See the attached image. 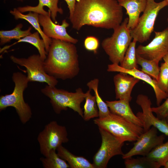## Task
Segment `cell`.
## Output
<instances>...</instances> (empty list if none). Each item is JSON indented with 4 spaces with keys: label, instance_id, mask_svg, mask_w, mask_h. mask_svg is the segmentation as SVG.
<instances>
[{
    "label": "cell",
    "instance_id": "cell-4",
    "mask_svg": "<svg viewBox=\"0 0 168 168\" xmlns=\"http://www.w3.org/2000/svg\"><path fill=\"white\" fill-rule=\"evenodd\" d=\"M41 92L50 99V102L54 112L59 114L68 108L77 112L82 118L83 112L81 107L85 99L86 94L82 89L78 88L75 92H69L48 85L41 90Z\"/></svg>",
    "mask_w": 168,
    "mask_h": 168
},
{
    "label": "cell",
    "instance_id": "cell-32",
    "mask_svg": "<svg viewBox=\"0 0 168 168\" xmlns=\"http://www.w3.org/2000/svg\"><path fill=\"white\" fill-rule=\"evenodd\" d=\"M153 112L155 113L157 117L160 119L166 120L168 116V97L161 105L156 107H151Z\"/></svg>",
    "mask_w": 168,
    "mask_h": 168
},
{
    "label": "cell",
    "instance_id": "cell-20",
    "mask_svg": "<svg viewBox=\"0 0 168 168\" xmlns=\"http://www.w3.org/2000/svg\"><path fill=\"white\" fill-rule=\"evenodd\" d=\"M10 12L16 19H22L27 21L39 32L44 42L46 51L48 53L52 39L45 35L41 29L39 19V14L36 12H30L27 14H24L20 12L17 8H14Z\"/></svg>",
    "mask_w": 168,
    "mask_h": 168
},
{
    "label": "cell",
    "instance_id": "cell-13",
    "mask_svg": "<svg viewBox=\"0 0 168 168\" xmlns=\"http://www.w3.org/2000/svg\"><path fill=\"white\" fill-rule=\"evenodd\" d=\"M136 102L142 110V112H138L136 115L142 122L144 131L154 126L165 135L168 136V123L166 120L160 119L154 115L151 110V101L148 97L139 94L137 97Z\"/></svg>",
    "mask_w": 168,
    "mask_h": 168
},
{
    "label": "cell",
    "instance_id": "cell-23",
    "mask_svg": "<svg viewBox=\"0 0 168 168\" xmlns=\"http://www.w3.org/2000/svg\"><path fill=\"white\" fill-rule=\"evenodd\" d=\"M23 26L21 23L17 25L16 26L10 30H1L0 31V44L3 45L10 42L13 39L19 40L31 34L32 27L30 26L26 30H22Z\"/></svg>",
    "mask_w": 168,
    "mask_h": 168
},
{
    "label": "cell",
    "instance_id": "cell-24",
    "mask_svg": "<svg viewBox=\"0 0 168 168\" xmlns=\"http://www.w3.org/2000/svg\"><path fill=\"white\" fill-rule=\"evenodd\" d=\"M99 83V79L95 78L89 82L86 85L89 89L94 91L99 110L98 118L101 119L108 116L111 112L106 102L103 100L100 96L98 91Z\"/></svg>",
    "mask_w": 168,
    "mask_h": 168
},
{
    "label": "cell",
    "instance_id": "cell-5",
    "mask_svg": "<svg viewBox=\"0 0 168 168\" xmlns=\"http://www.w3.org/2000/svg\"><path fill=\"white\" fill-rule=\"evenodd\" d=\"M93 121L98 127L107 131L124 142H135L144 132L143 127L111 112L104 118H97Z\"/></svg>",
    "mask_w": 168,
    "mask_h": 168
},
{
    "label": "cell",
    "instance_id": "cell-15",
    "mask_svg": "<svg viewBox=\"0 0 168 168\" xmlns=\"http://www.w3.org/2000/svg\"><path fill=\"white\" fill-rule=\"evenodd\" d=\"M107 70L109 72L126 73L148 83L152 87L154 90L157 106L160 105L163 100L166 99L168 97V94L162 91L159 87L156 80L138 68L126 69L122 68L118 64L112 63L108 65Z\"/></svg>",
    "mask_w": 168,
    "mask_h": 168
},
{
    "label": "cell",
    "instance_id": "cell-10",
    "mask_svg": "<svg viewBox=\"0 0 168 168\" xmlns=\"http://www.w3.org/2000/svg\"><path fill=\"white\" fill-rule=\"evenodd\" d=\"M10 58L14 63L26 68L29 82H45L53 87L57 85V79L46 73L44 61L39 54H33L27 58H18L11 55Z\"/></svg>",
    "mask_w": 168,
    "mask_h": 168
},
{
    "label": "cell",
    "instance_id": "cell-6",
    "mask_svg": "<svg viewBox=\"0 0 168 168\" xmlns=\"http://www.w3.org/2000/svg\"><path fill=\"white\" fill-rule=\"evenodd\" d=\"M128 17L114 30L111 36L104 39L102 47L112 63L119 64L122 61L133 39L127 26Z\"/></svg>",
    "mask_w": 168,
    "mask_h": 168
},
{
    "label": "cell",
    "instance_id": "cell-11",
    "mask_svg": "<svg viewBox=\"0 0 168 168\" xmlns=\"http://www.w3.org/2000/svg\"><path fill=\"white\" fill-rule=\"evenodd\" d=\"M155 36L147 45H139L136 54L148 60L159 63L168 52V27L161 31H154Z\"/></svg>",
    "mask_w": 168,
    "mask_h": 168
},
{
    "label": "cell",
    "instance_id": "cell-27",
    "mask_svg": "<svg viewBox=\"0 0 168 168\" xmlns=\"http://www.w3.org/2000/svg\"><path fill=\"white\" fill-rule=\"evenodd\" d=\"M89 89L86 92L85 102L84 106L83 118L86 121L99 117V110L95 96H92Z\"/></svg>",
    "mask_w": 168,
    "mask_h": 168
},
{
    "label": "cell",
    "instance_id": "cell-39",
    "mask_svg": "<svg viewBox=\"0 0 168 168\" xmlns=\"http://www.w3.org/2000/svg\"><path fill=\"white\" fill-rule=\"evenodd\" d=\"M166 1L167 2V3H168V0H166ZM167 21L168 22V18H167Z\"/></svg>",
    "mask_w": 168,
    "mask_h": 168
},
{
    "label": "cell",
    "instance_id": "cell-8",
    "mask_svg": "<svg viewBox=\"0 0 168 168\" xmlns=\"http://www.w3.org/2000/svg\"><path fill=\"white\" fill-rule=\"evenodd\" d=\"M68 134L65 126L58 124L55 121L50 122L45 125L37 137L41 153L47 157L51 150H56L62 143L68 142Z\"/></svg>",
    "mask_w": 168,
    "mask_h": 168
},
{
    "label": "cell",
    "instance_id": "cell-22",
    "mask_svg": "<svg viewBox=\"0 0 168 168\" xmlns=\"http://www.w3.org/2000/svg\"><path fill=\"white\" fill-rule=\"evenodd\" d=\"M40 34L36 31L18 40L13 44L4 46L0 49V53L9 49L13 45L20 42H26L32 44L38 50L39 55L43 60L44 61L47 57V53L46 51L44 42L40 36Z\"/></svg>",
    "mask_w": 168,
    "mask_h": 168
},
{
    "label": "cell",
    "instance_id": "cell-40",
    "mask_svg": "<svg viewBox=\"0 0 168 168\" xmlns=\"http://www.w3.org/2000/svg\"><path fill=\"white\" fill-rule=\"evenodd\" d=\"M154 0H147V1H154Z\"/></svg>",
    "mask_w": 168,
    "mask_h": 168
},
{
    "label": "cell",
    "instance_id": "cell-30",
    "mask_svg": "<svg viewBox=\"0 0 168 168\" xmlns=\"http://www.w3.org/2000/svg\"><path fill=\"white\" fill-rule=\"evenodd\" d=\"M137 42L133 40L127 49L120 66L125 69L138 68L137 63L136 45Z\"/></svg>",
    "mask_w": 168,
    "mask_h": 168
},
{
    "label": "cell",
    "instance_id": "cell-18",
    "mask_svg": "<svg viewBox=\"0 0 168 168\" xmlns=\"http://www.w3.org/2000/svg\"><path fill=\"white\" fill-rule=\"evenodd\" d=\"M110 112L118 115L131 123L142 127L140 119L133 113L129 105V102L123 100L114 101H106Z\"/></svg>",
    "mask_w": 168,
    "mask_h": 168
},
{
    "label": "cell",
    "instance_id": "cell-21",
    "mask_svg": "<svg viewBox=\"0 0 168 168\" xmlns=\"http://www.w3.org/2000/svg\"><path fill=\"white\" fill-rule=\"evenodd\" d=\"M56 151L59 156L68 162L70 168H95L93 164L86 159L74 155L62 145L58 147Z\"/></svg>",
    "mask_w": 168,
    "mask_h": 168
},
{
    "label": "cell",
    "instance_id": "cell-14",
    "mask_svg": "<svg viewBox=\"0 0 168 168\" xmlns=\"http://www.w3.org/2000/svg\"><path fill=\"white\" fill-rule=\"evenodd\" d=\"M48 15L39 14V19L40 24L43 28V31L48 37L52 39L59 40L76 43L78 40L70 35L67 32V28L69 24L65 19L61 25L57 24L51 18V12L49 10Z\"/></svg>",
    "mask_w": 168,
    "mask_h": 168
},
{
    "label": "cell",
    "instance_id": "cell-2",
    "mask_svg": "<svg viewBox=\"0 0 168 168\" xmlns=\"http://www.w3.org/2000/svg\"><path fill=\"white\" fill-rule=\"evenodd\" d=\"M78 58L74 44L52 39L44 61L45 70L48 74L57 79L72 78L79 71Z\"/></svg>",
    "mask_w": 168,
    "mask_h": 168
},
{
    "label": "cell",
    "instance_id": "cell-33",
    "mask_svg": "<svg viewBox=\"0 0 168 168\" xmlns=\"http://www.w3.org/2000/svg\"><path fill=\"white\" fill-rule=\"evenodd\" d=\"M84 46L87 50L96 53L99 46V40L95 37L88 36L84 40Z\"/></svg>",
    "mask_w": 168,
    "mask_h": 168
},
{
    "label": "cell",
    "instance_id": "cell-12",
    "mask_svg": "<svg viewBox=\"0 0 168 168\" xmlns=\"http://www.w3.org/2000/svg\"><path fill=\"white\" fill-rule=\"evenodd\" d=\"M165 135H157V129L152 126L144 132L135 142L133 146L127 152L122 155L125 159L135 155L146 156L156 146L163 143Z\"/></svg>",
    "mask_w": 168,
    "mask_h": 168
},
{
    "label": "cell",
    "instance_id": "cell-38",
    "mask_svg": "<svg viewBox=\"0 0 168 168\" xmlns=\"http://www.w3.org/2000/svg\"><path fill=\"white\" fill-rule=\"evenodd\" d=\"M16 0L17 1H18L22 2H23V1H24L26 0Z\"/></svg>",
    "mask_w": 168,
    "mask_h": 168
},
{
    "label": "cell",
    "instance_id": "cell-25",
    "mask_svg": "<svg viewBox=\"0 0 168 168\" xmlns=\"http://www.w3.org/2000/svg\"><path fill=\"white\" fill-rule=\"evenodd\" d=\"M136 58L138 64L142 68L141 71L157 81L160 70L159 63L153 60L145 59L137 54Z\"/></svg>",
    "mask_w": 168,
    "mask_h": 168
},
{
    "label": "cell",
    "instance_id": "cell-16",
    "mask_svg": "<svg viewBox=\"0 0 168 168\" xmlns=\"http://www.w3.org/2000/svg\"><path fill=\"white\" fill-rule=\"evenodd\" d=\"M119 72L113 78L116 98L130 102L132 99L131 94L132 90L140 80L127 73Z\"/></svg>",
    "mask_w": 168,
    "mask_h": 168
},
{
    "label": "cell",
    "instance_id": "cell-19",
    "mask_svg": "<svg viewBox=\"0 0 168 168\" xmlns=\"http://www.w3.org/2000/svg\"><path fill=\"white\" fill-rule=\"evenodd\" d=\"M39 3L35 6H26L17 7V9L21 13L28 12H36L39 14L48 15L49 12L44 9V7H47L51 12V17L52 21L55 23L57 22L56 20L58 13H63L62 9L58 6V0H38Z\"/></svg>",
    "mask_w": 168,
    "mask_h": 168
},
{
    "label": "cell",
    "instance_id": "cell-29",
    "mask_svg": "<svg viewBox=\"0 0 168 168\" xmlns=\"http://www.w3.org/2000/svg\"><path fill=\"white\" fill-rule=\"evenodd\" d=\"M124 160L126 168H159L161 167L157 163L146 156L137 158L131 157Z\"/></svg>",
    "mask_w": 168,
    "mask_h": 168
},
{
    "label": "cell",
    "instance_id": "cell-17",
    "mask_svg": "<svg viewBox=\"0 0 168 168\" xmlns=\"http://www.w3.org/2000/svg\"><path fill=\"white\" fill-rule=\"evenodd\" d=\"M119 5L125 8L128 16L127 27L130 30L137 25L140 15L145 10L147 0H118Z\"/></svg>",
    "mask_w": 168,
    "mask_h": 168
},
{
    "label": "cell",
    "instance_id": "cell-37",
    "mask_svg": "<svg viewBox=\"0 0 168 168\" xmlns=\"http://www.w3.org/2000/svg\"><path fill=\"white\" fill-rule=\"evenodd\" d=\"M166 120L167 122L168 123V116L166 117Z\"/></svg>",
    "mask_w": 168,
    "mask_h": 168
},
{
    "label": "cell",
    "instance_id": "cell-35",
    "mask_svg": "<svg viewBox=\"0 0 168 168\" xmlns=\"http://www.w3.org/2000/svg\"><path fill=\"white\" fill-rule=\"evenodd\" d=\"M165 63L168 66V52L165 55L163 58Z\"/></svg>",
    "mask_w": 168,
    "mask_h": 168
},
{
    "label": "cell",
    "instance_id": "cell-9",
    "mask_svg": "<svg viewBox=\"0 0 168 168\" xmlns=\"http://www.w3.org/2000/svg\"><path fill=\"white\" fill-rule=\"evenodd\" d=\"M101 138L100 147L93 157L95 168H105L113 156L124 154L122 147L124 142L105 129L99 127Z\"/></svg>",
    "mask_w": 168,
    "mask_h": 168
},
{
    "label": "cell",
    "instance_id": "cell-26",
    "mask_svg": "<svg viewBox=\"0 0 168 168\" xmlns=\"http://www.w3.org/2000/svg\"><path fill=\"white\" fill-rule=\"evenodd\" d=\"M56 151L52 149L47 156L40 158L43 167L44 168H70L68 164L59 156Z\"/></svg>",
    "mask_w": 168,
    "mask_h": 168
},
{
    "label": "cell",
    "instance_id": "cell-7",
    "mask_svg": "<svg viewBox=\"0 0 168 168\" xmlns=\"http://www.w3.org/2000/svg\"><path fill=\"white\" fill-rule=\"evenodd\" d=\"M168 6L166 0L159 2L147 1L146 7L136 26L130 30L133 40L142 43L150 39L154 29L155 21L160 11Z\"/></svg>",
    "mask_w": 168,
    "mask_h": 168
},
{
    "label": "cell",
    "instance_id": "cell-34",
    "mask_svg": "<svg viewBox=\"0 0 168 168\" xmlns=\"http://www.w3.org/2000/svg\"><path fill=\"white\" fill-rule=\"evenodd\" d=\"M67 3L69 11V17H71L73 13L76 0H64Z\"/></svg>",
    "mask_w": 168,
    "mask_h": 168
},
{
    "label": "cell",
    "instance_id": "cell-31",
    "mask_svg": "<svg viewBox=\"0 0 168 168\" xmlns=\"http://www.w3.org/2000/svg\"><path fill=\"white\" fill-rule=\"evenodd\" d=\"M156 81L160 89L168 94V66L165 63L161 64L158 79Z\"/></svg>",
    "mask_w": 168,
    "mask_h": 168
},
{
    "label": "cell",
    "instance_id": "cell-36",
    "mask_svg": "<svg viewBox=\"0 0 168 168\" xmlns=\"http://www.w3.org/2000/svg\"><path fill=\"white\" fill-rule=\"evenodd\" d=\"M164 166L165 168H168V161L165 163Z\"/></svg>",
    "mask_w": 168,
    "mask_h": 168
},
{
    "label": "cell",
    "instance_id": "cell-28",
    "mask_svg": "<svg viewBox=\"0 0 168 168\" xmlns=\"http://www.w3.org/2000/svg\"><path fill=\"white\" fill-rule=\"evenodd\" d=\"M146 156L161 166H164L168 161V141L156 146Z\"/></svg>",
    "mask_w": 168,
    "mask_h": 168
},
{
    "label": "cell",
    "instance_id": "cell-3",
    "mask_svg": "<svg viewBox=\"0 0 168 168\" xmlns=\"http://www.w3.org/2000/svg\"><path fill=\"white\" fill-rule=\"evenodd\" d=\"M12 78L15 84L13 91L10 94L0 96V110H4L8 107L14 108L21 122L25 124L32 115L31 108L25 102L23 96L29 81L27 77L20 72L13 73Z\"/></svg>",
    "mask_w": 168,
    "mask_h": 168
},
{
    "label": "cell",
    "instance_id": "cell-1",
    "mask_svg": "<svg viewBox=\"0 0 168 168\" xmlns=\"http://www.w3.org/2000/svg\"><path fill=\"white\" fill-rule=\"evenodd\" d=\"M122 7L116 0H76L72 16L73 28L85 25L114 29L122 22Z\"/></svg>",
    "mask_w": 168,
    "mask_h": 168
}]
</instances>
